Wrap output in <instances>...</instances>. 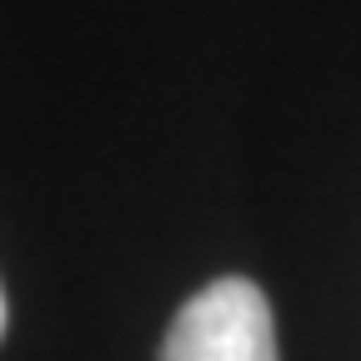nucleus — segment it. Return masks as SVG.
Listing matches in <instances>:
<instances>
[{"label":"nucleus","instance_id":"1","mask_svg":"<svg viewBox=\"0 0 361 361\" xmlns=\"http://www.w3.org/2000/svg\"><path fill=\"white\" fill-rule=\"evenodd\" d=\"M161 361H276L271 301L246 276H221L176 311Z\"/></svg>","mask_w":361,"mask_h":361},{"label":"nucleus","instance_id":"2","mask_svg":"<svg viewBox=\"0 0 361 361\" xmlns=\"http://www.w3.org/2000/svg\"><path fill=\"white\" fill-rule=\"evenodd\" d=\"M0 331H6V291H0Z\"/></svg>","mask_w":361,"mask_h":361}]
</instances>
